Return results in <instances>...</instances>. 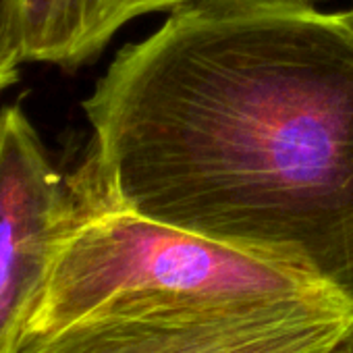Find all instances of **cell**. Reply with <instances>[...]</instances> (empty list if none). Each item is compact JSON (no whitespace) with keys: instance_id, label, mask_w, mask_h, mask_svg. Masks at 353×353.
Masks as SVG:
<instances>
[{"instance_id":"1","label":"cell","mask_w":353,"mask_h":353,"mask_svg":"<svg viewBox=\"0 0 353 353\" xmlns=\"http://www.w3.org/2000/svg\"><path fill=\"white\" fill-rule=\"evenodd\" d=\"M90 198L293 266L353 303V13L185 7L83 100Z\"/></svg>"},{"instance_id":"2","label":"cell","mask_w":353,"mask_h":353,"mask_svg":"<svg viewBox=\"0 0 353 353\" xmlns=\"http://www.w3.org/2000/svg\"><path fill=\"white\" fill-rule=\"evenodd\" d=\"M73 192L75 223L17 339L59 330L119 297H281L328 289L293 266Z\"/></svg>"},{"instance_id":"3","label":"cell","mask_w":353,"mask_h":353,"mask_svg":"<svg viewBox=\"0 0 353 353\" xmlns=\"http://www.w3.org/2000/svg\"><path fill=\"white\" fill-rule=\"evenodd\" d=\"M3 353H353V303L328 289L119 297L59 330L21 336Z\"/></svg>"},{"instance_id":"4","label":"cell","mask_w":353,"mask_h":353,"mask_svg":"<svg viewBox=\"0 0 353 353\" xmlns=\"http://www.w3.org/2000/svg\"><path fill=\"white\" fill-rule=\"evenodd\" d=\"M77 216V198L19 104L0 108V353L21 332Z\"/></svg>"},{"instance_id":"5","label":"cell","mask_w":353,"mask_h":353,"mask_svg":"<svg viewBox=\"0 0 353 353\" xmlns=\"http://www.w3.org/2000/svg\"><path fill=\"white\" fill-rule=\"evenodd\" d=\"M190 0H11L26 63L79 69L133 19L174 13Z\"/></svg>"},{"instance_id":"6","label":"cell","mask_w":353,"mask_h":353,"mask_svg":"<svg viewBox=\"0 0 353 353\" xmlns=\"http://www.w3.org/2000/svg\"><path fill=\"white\" fill-rule=\"evenodd\" d=\"M26 63L11 0H0V94L19 81Z\"/></svg>"},{"instance_id":"7","label":"cell","mask_w":353,"mask_h":353,"mask_svg":"<svg viewBox=\"0 0 353 353\" xmlns=\"http://www.w3.org/2000/svg\"><path fill=\"white\" fill-rule=\"evenodd\" d=\"M326 0H190V7L210 11H297L320 9Z\"/></svg>"},{"instance_id":"8","label":"cell","mask_w":353,"mask_h":353,"mask_svg":"<svg viewBox=\"0 0 353 353\" xmlns=\"http://www.w3.org/2000/svg\"><path fill=\"white\" fill-rule=\"evenodd\" d=\"M351 13H353V7H351Z\"/></svg>"}]
</instances>
